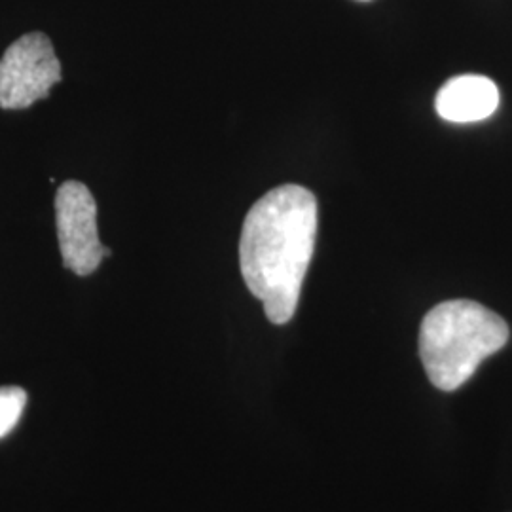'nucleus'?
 Returning <instances> with one entry per match:
<instances>
[{
    "label": "nucleus",
    "mask_w": 512,
    "mask_h": 512,
    "mask_svg": "<svg viewBox=\"0 0 512 512\" xmlns=\"http://www.w3.org/2000/svg\"><path fill=\"white\" fill-rule=\"evenodd\" d=\"M499 90L486 76L463 74L448 80L435 99L440 118L454 124L480 122L494 114L499 107Z\"/></svg>",
    "instance_id": "obj_5"
},
{
    "label": "nucleus",
    "mask_w": 512,
    "mask_h": 512,
    "mask_svg": "<svg viewBox=\"0 0 512 512\" xmlns=\"http://www.w3.org/2000/svg\"><path fill=\"white\" fill-rule=\"evenodd\" d=\"M57 239L65 268L76 275H90L101 260L110 256L97 232V203L90 188L78 181H65L55 194Z\"/></svg>",
    "instance_id": "obj_4"
},
{
    "label": "nucleus",
    "mask_w": 512,
    "mask_h": 512,
    "mask_svg": "<svg viewBox=\"0 0 512 512\" xmlns=\"http://www.w3.org/2000/svg\"><path fill=\"white\" fill-rule=\"evenodd\" d=\"M507 342V323L473 300L442 302L421 321V363L440 391L459 389L475 376L484 359Z\"/></svg>",
    "instance_id": "obj_2"
},
{
    "label": "nucleus",
    "mask_w": 512,
    "mask_h": 512,
    "mask_svg": "<svg viewBox=\"0 0 512 512\" xmlns=\"http://www.w3.org/2000/svg\"><path fill=\"white\" fill-rule=\"evenodd\" d=\"M61 80V63L50 38L29 33L18 38L0 59V107L21 110L44 99Z\"/></svg>",
    "instance_id": "obj_3"
},
{
    "label": "nucleus",
    "mask_w": 512,
    "mask_h": 512,
    "mask_svg": "<svg viewBox=\"0 0 512 512\" xmlns=\"http://www.w3.org/2000/svg\"><path fill=\"white\" fill-rule=\"evenodd\" d=\"M317 238V200L308 188L285 184L247 213L239 239L245 285L274 325L294 317Z\"/></svg>",
    "instance_id": "obj_1"
},
{
    "label": "nucleus",
    "mask_w": 512,
    "mask_h": 512,
    "mask_svg": "<svg viewBox=\"0 0 512 512\" xmlns=\"http://www.w3.org/2000/svg\"><path fill=\"white\" fill-rule=\"evenodd\" d=\"M25 404L27 393L21 387H0V439L18 425Z\"/></svg>",
    "instance_id": "obj_6"
}]
</instances>
